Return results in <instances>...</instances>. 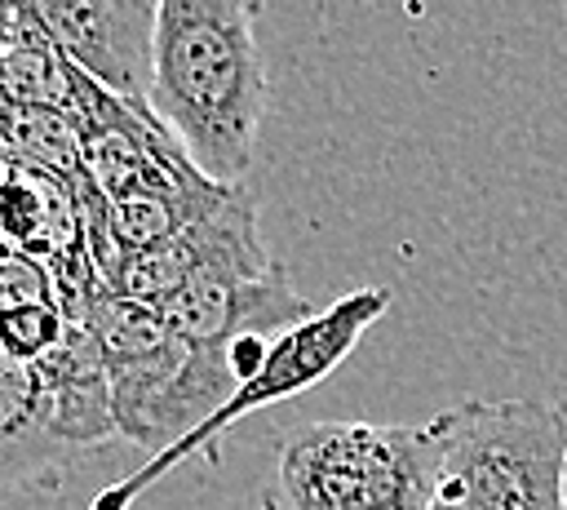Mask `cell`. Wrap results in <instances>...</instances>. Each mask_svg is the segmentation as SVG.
Returning <instances> with one entry per match:
<instances>
[{"instance_id": "6da1fadb", "label": "cell", "mask_w": 567, "mask_h": 510, "mask_svg": "<svg viewBox=\"0 0 567 510\" xmlns=\"http://www.w3.org/2000/svg\"><path fill=\"white\" fill-rule=\"evenodd\" d=\"M261 9L266 0H155L146 106L217 186H239L266 115Z\"/></svg>"}, {"instance_id": "7a4b0ae2", "label": "cell", "mask_w": 567, "mask_h": 510, "mask_svg": "<svg viewBox=\"0 0 567 510\" xmlns=\"http://www.w3.org/2000/svg\"><path fill=\"white\" fill-rule=\"evenodd\" d=\"M439 466L434 417L301 421L279 435L261 510H425Z\"/></svg>"}, {"instance_id": "3957f363", "label": "cell", "mask_w": 567, "mask_h": 510, "mask_svg": "<svg viewBox=\"0 0 567 510\" xmlns=\"http://www.w3.org/2000/svg\"><path fill=\"white\" fill-rule=\"evenodd\" d=\"M75 324H84L102 350L115 435L133 443L155 452L177 443L235 390L226 346H186L146 302L97 288Z\"/></svg>"}, {"instance_id": "277c9868", "label": "cell", "mask_w": 567, "mask_h": 510, "mask_svg": "<svg viewBox=\"0 0 567 510\" xmlns=\"http://www.w3.org/2000/svg\"><path fill=\"white\" fill-rule=\"evenodd\" d=\"M439 466L425 510H567L558 404L470 399L434 417Z\"/></svg>"}, {"instance_id": "5b68a950", "label": "cell", "mask_w": 567, "mask_h": 510, "mask_svg": "<svg viewBox=\"0 0 567 510\" xmlns=\"http://www.w3.org/2000/svg\"><path fill=\"white\" fill-rule=\"evenodd\" d=\"M390 310V288H354V293H341L337 302H328L323 310H310L306 319H297L292 328L275 333L270 337V350L261 359V368L252 377H244L226 404H217L199 426H190L177 443L151 452L146 466H137L128 479L111 483L106 492L93 497V510H128L151 483H159L173 466L199 457V452H213V443L235 426L244 421L248 412L257 408H270V404H284V399H297L306 395L310 386H319L332 368H341V359L363 341V333Z\"/></svg>"}, {"instance_id": "8992f818", "label": "cell", "mask_w": 567, "mask_h": 510, "mask_svg": "<svg viewBox=\"0 0 567 510\" xmlns=\"http://www.w3.org/2000/svg\"><path fill=\"white\" fill-rule=\"evenodd\" d=\"M22 27L35 31L62 62L115 93L120 102L151 111V31L155 0H18Z\"/></svg>"}, {"instance_id": "52a82bcc", "label": "cell", "mask_w": 567, "mask_h": 510, "mask_svg": "<svg viewBox=\"0 0 567 510\" xmlns=\"http://www.w3.org/2000/svg\"><path fill=\"white\" fill-rule=\"evenodd\" d=\"M173 337L186 346H230L235 337H275L306 319L315 306L292 288L288 271L275 262L257 275H199L155 306Z\"/></svg>"}, {"instance_id": "ba28073f", "label": "cell", "mask_w": 567, "mask_h": 510, "mask_svg": "<svg viewBox=\"0 0 567 510\" xmlns=\"http://www.w3.org/2000/svg\"><path fill=\"white\" fill-rule=\"evenodd\" d=\"M71 319L62 306L53 302H35V306H18L0 315V346L9 359L18 364H40L62 337H66Z\"/></svg>"}, {"instance_id": "9c48e42d", "label": "cell", "mask_w": 567, "mask_h": 510, "mask_svg": "<svg viewBox=\"0 0 567 510\" xmlns=\"http://www.w3.org/2000/svg\"><path fill=\"white\" fill-rule=\"evenodd\" d=\"M44 293H49V284H44L40 262H31L27 253H4V266H0V315L18 310V306L49 302Z\"/></svg>"}, {"instance_id": "30bf717a", "label": "cell", "mask_w": 567, "mask_h": 510, "mask_svg": "<svg viewBox=\"0 0 567 510\" xmlns=\"http://www.w3.org/2000/svg\"><path fill=\"white\" fill-rule=\"evenodd\" d=\"M22 35H27V27H22L18 0H0V53H4L13 40H22Z\"/></svg>"}, {"instance_id": "8fae6325", "label": "cell", "mask_w": 567, "mask_h": 510, "mask_svg": "<svg viewBox=\"0 0 567 510\" xmlns=\"http://www.w3.org/2000/svg\"><path fill=\"white\" fill-rule=\"evenodd\" d=\"M558 417H563V439H567V404H558ZM563 492H567V466H563Z\"/></svg>"}]
</instances>
